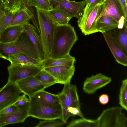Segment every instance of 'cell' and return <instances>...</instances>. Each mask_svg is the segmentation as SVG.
<instances>
[{"label": "cell", "instance_id": "24", "mask_svg": "<svg viewBox=\"0 0 127 127\" xmlns=\"http://www.w3.org/2000/svg\"><path fill=\"white\" fill-rule=\"evenodd\" d=\"M34 96L36 97L42 102L47 106L54 107L60 104L58 94H52L43 90L37 93Z\"/></svg>", "mask_w": 127, "mask_h": 127}, {"label": "cell", "instance_id": "34", "mask_svg": "<svg viewBox=\"0 0 127 127\" xmlns=\"http://www.w3.org/2000/svg\"><path fill=\"white\" fill-rule=\"evenodd\" d=\"M19 108L13 104L9 106L0 111V117L11 115L17 111Z\"/></svg>", "mask_w": 127, "mask_h": 127}, {"label": "cell", "instance_id": "12", "mask_svg": "<svg viewBox=\"0 0 127 127\" xmlns=\"http://www.w3.org/2000/svg\"><path fill=\"white\" fill-rule=\"evenodd\" d=\"M55 79L57 83L62 84L70 83L75 71L74 65H63L43 68Z\"/></svg>", "mask_w": 127, "mask_h": 127}, {"label": "cell", "instance_id": "19", "mask_svg": "<svg viewBox=\"0 0 127 127\" xmlns=\"http://www.w3.org/2000/svg\"><path fill=\"white\" fill-rule=\"evenodd\" d=\"M7 60L11 64L22 65H33L41 67V62L24 54L15 53L9 55Z\"/></svg>", "mask_w": 127, "mask_h": 127}, {"label": "cell", "instance_id": "26", "mask_svg": "<svg viewBox=\"0 0 127 127\" xmlns=\"http://www.w3.org/2000/svg\"><path fill=\"white\" fill-rule=\"evenodd\" d=\"M14 14L7 10L2 0H0V38L3 30L8 26Z\"/></svg>", "mask_w": 127, "mask_h": 127}, {"label": "cell", "instance_id": "40", "mask_svg": "<svg viewBox=\"0 0 127 127\" xmlns=\"http://www.w3.org/2000/svg\"><path fill=\"white\" fill-rule=\"evenodd\" d=\"M3 3L5 5L6 3L7 0H2Z\"/></svg>", "mask_w": 127, "mask_h": 127}, {"label": "cell", "instance_id": "18", "mask_svg": "<svg viewBox=\"0 0 127 127\" xmlns=\"http://www.w3.org/2000/svg\"><path fill=\"white\" fill-rule=\"evenodd\" d=\"M24 30V25L9 26L3 30L0 38V42L6 43L15 40Z\"/></svg>", "mask_w": 127, "mask_h": 127}, {"label": "cell", "instance_id": "20", "mask_svg": "<svg viewBox=\"0 0 127 127\" xmlns=\"http://www.w3.org/2000/svg\"><path fill=\"white\" fill-rule=\"evenodd\" d=\"M76 61L75 58L69 54L64 57L58 58H49L41 62L43 68L53 66L63 65L72 66Z\"/></svg>", "mask_w": 127, "mask_h": 127}, {"label": "cell", "instance_id": "7", "mask_svg": "<svg viewBox=\"0 0 127 127\" xmlns=\"http://www.w3.org/2000/svg\"><path fill=\"white\" fill-rule=\"evenodd\" d=\"M123 109L117 106L104 110L96 119L98 127H127V118Z\"/></svg>", "mask_w": 127, "mask_h": 127}, {"label": "cell", "instance_id": "25", "mask_svg": "<svg viewBox=\"0 0 127 127\" xmlns=\"http://www.w3.org/2000/svg\"><path fill=\"white\" fill-rule=\"evenodd\" d=\"M31 17L25 8L22 7L13 14L9 26L24 25L29 22Z\"/></svg>", "mask_w": 127, "mask_h": 127}, {"label": "cell", "instance_id": "2", "mask_svg": "<svg viewBox=\"0 0 127 127\" xmlns=\"http://www.w3.org/2000/svg\"><path fill=\"white\" fill-rule=\"evenodd\" d=\"M62 115L61 120L66 124L69 118L78 116L85 118L81 110L79 97L75 85H64L62 91L58 94Z\"/></svg>", "mask_w": 127, "mask_h": 127}, {"label": "cell", "instance_id": "36", "mask_svg": "<svg viewBox=\"0 0 127 127\" xmlns=\"http://www.w3.org/2000/svg\"><path fill=\"white\" fill-rule=\"evenodd\" d=\"M99 103L102 105L107 104L109 101V97L108 95L106 94H103L100 95L99 98Z\"/></svg>", "mask_w": 127, "mask_h": 127}, {"label": "cell", "instance_id": "37", "mask_svg": "<svg viewBox=\"0 0 127 127\" xmlns=\"http://www.w3.org/2000/svg\"><path fill=\"white\" fill-rule=\"evenodd\" d=\"M86 4H89L91 5H95L98 4H101L103 0H85Z\"/></svg>", "mask_w": 127, "mask_h": 127}, {"label": "cell", "instance_id": "33", "mask_svg": "<svg viewBox=\"0 0 127 127\" xmlns=\"http://www.w3.org/2000/svg\"><path fill=\"white\" fill-rule=\"evenodd\" d=\"M23 3L22 7L27 9L31 17V20L34 22L37 20V16L36 10L34 7L30 6L31 0H22Z\"/></svg>", "mask_w": 127, "mask_h": 127}, {"label": "cell", "instance_id": "30", "mask_svg": "<svg viewBox=\"0 0 127 127\" xmlns=\"http://www.w3.org/2000/svg\"><path fill=\"white\" fill-rule=\"evenodd\" d=\"M66 124L57 119H49L40 121L35 127H61Z\"/></svg>", "mask_w": 127, "mask_h": 127}, {"label": "cell", "instance_id": "14", "mask_svg": "<svg viewBox=\"0 0 127 127\" xmlns=\"http://www.w3.org/2000/svg\"><path fill=\"white\" fill-rule=\"evenodd\" d=\"M86 3L85 0L79 2L66 0L57 3L53 5L51 9L57 8L64 10L72 18L79 19L82 16Z\"/></svg>", "mask_w": 127, "mask_h": 127}, {"label": "cell", "instance_id": "1", "mask_svg": "<svg viewBox=\"0 0 127 127\" xmlns=\"http://www.w3.org/2000/svg\"><path fill=\"white\" fill-rule=\"evenodd\" d=\"M78 39L74 27L70 24L57 26L49 58H60L69 54L71 48Z\"/></svg>", "mask_w": 127, "mask_h": 127}, {"label": "cell", "instance_id": "6", "mask_svg": "<svg viewBox=\"0 0 127 127\" xmlns=\"http://www.w3.org/2000/svg\"><path fill=\"white\" fill-rule=\"evenodd\" d=\"M102 7V3L95 5L87 3L83 13L77 21L78 26L85 35L98 32L96 21L99 16Z\"/></svg>", "mask_w": 127, "mask_h": 127}, {"label": "cell", "instance_id": "29", "mask_svg": "<svg viewBox=\"0 0 127 127\" xmlns=\"http://www.w3.org/2000/svg\"><path fill=\"white\" fill-rule=\"evenodd\" d=\"M34 77L42 83L51 84H57L54 78L43 68L40 70Z\"/></svg>", "mask_w": 127, "mask_h": 127}, {"label": "cell", "instance_id": "16", "mask_svg": "<svg viewBox=\"0 0 127 127\" xmlns=\"http://www.w3.org/2000/svg\"><path fill=\"white\" fill-rule=\"evenodd\" d=\"M102 34L116 61L119 64L126 66L127 55L122 48L114 39L109 31Z\"/></svg>", "mask_w": 127, "mask_h": 127}, {"label": "cell", "instance_id": "32", "mask_svg": "<svg viewBox=\"0 0 127 127\" xmlns=\"http://www.w3.org/2000/svg\"><path fill=\"white\" fill-rule=\"evenodd\" d=\"M30 6L48 11L50 9L49 0H31Z\"/></svg>", "mask_w": 127, "mask_h": 127}, {"label": "cell", "instance_id": "4", "mask_svg": "<svg viewBox=\"0 0 127 127\" xmlns=\"http://www.w3.org/2000/svg\"><path fill=\"white\" fill-rule=\"evenodd\" d=\"M15 53L25 55L41 61L35 48L24 32L12 42H0V54L3 59L7 60L9 55Z\"/></svg>", "mask_w": 127, "mask_h": 127}, {"label": "cell", "instance_id": "22", "mask_svg": "<svg viewBox=\"0 0 127 127\" xmlns=\"http://www.w3.org/2000/svg\"><path fill=\"white\" fill-rule=\"evenodd\" d=\"M109 32L127 55V23L125 24L122 28H117Z\"/></svg>", "mask_w": 127, "mask_h": 127}, {"label": "cell", "instance_id": "15", "mask_svg": "<svg viewBox=\"0 0 127 127\" xmlns=\"http://www.w3.org/2000/svg\"><path fill=\"white\" fill-rule=\"evenodd\" d=\"M24 32L27 34L35 48L39 60L44 59V53L40 34L36 28L29 22L24 25Z\"/></svg>", "mask_w": 127, "mask_h": 127}, {"label": "cell", "instance_id": "11", "mask_svg": "<svg viewBox=\"0 0 127 127\" xmlns=\"http://www.w3.org/2000/svg\"><path fill=\"white\" fill-rule=\"evenodd\" d=\"M22 93L29 98L34 96L38 92L44 90L52 85L42 83L34 76L26 78L16 83Z\"/></svg>", "mask_w": 127, "mask_h": 127}, {"label": "cell", "instance_id": "5", "mask_svg": "<svg viewBox=\"0 0 127 127\" xmlns=\"http://www.w3.org/2000/svg\"><path fill=\"white\" fill-rule=\"evenodd\" d=\"M29 98V117L43 120L61 119L62 112L60 104L51 107L45 105L35 96Z\"/></svg>", "mask_w": 127, "mask_h": 127}, {"label": "cell", "instance_id": "28", "mask_svg": "<svg viewBox=\"0 0 127 127\" xmlns=\"http://www.w3.org/2000/svg\"><path fill=\"white\" fill-rule=\"evenodd\" d=\"M119 104L123 109L127 110V78L122 81L119 95Z\"/></svg>", "mask_w": 127, "mask_h": 127}, {"label": "cell", "instance_id": "21", "mask_svg": "<svg viewBox=\"0 0 127 127\" xmlns=\"http://www.w3.org/2000/svg\"><path fill=\"white\" fill-rule=\"evenodd\" d=\"M118 23L108 15L101 16L96 21L98 32H99L102 33L118 28Z\"/></svg>", "mask_w": 127, "mask_h": 127}, {"label": "cell", "instance_id": "23", "mask_svg": "<svg viewBox=\"0 0 127 127\" xmlns=\"http://www.w3.org/2000/svg\"><path fill=\"white\" fill-rule=\"evenodd\" d=\"M48 11L57 26L68 24L72 18L65 11L59 8H52Z\"/></svg>", "mask_w": 127, "mask_h": 127}, {"label": "cell", "instance_id": "38", "mask_svg": "<svg viewBox=\"0 0 127 127\" xmlns=\"http://www.w3.org/2000/svg\"><path fill=\"white\" fill-rule=\"evenodd\" d=\"M122 4L126 12L127 13V1L126 0H119Z\"/></svg>", "mask_w": 127, "mask_h": 127}, {"label": "cell", "instance_id": "3", "mask_svg": "<svg viewBox=\"0 0 127 127\" xmlns=\"http://www.w3.org/2000/svg\"><path fill=\"white\" fill-rule=\"evenodd\" d=\"M40 34L43 45L44 59L50 57L55 29L57 26L48 11L35 8Z\"/></svg>", "mask_w": 127, "mask_h": 127}, {"label": "cell", "instance_id": "10", "mask_svg": "<svg viewBox=\"0 0 127 127\" xmlns=\"http://www.w3.org/2000/svg\"><path fill=\"white\" fill-rule=\"evenodd\" d=\"M21 93L16 83L7 82L0 89V111L13 104Z\"/></svg>", "mask_w": 127, "mask_h": 127}, {"label": "cell", "instance_id": "42", "mask_svg": "<svg viewBox=\"0 0 127 127\" xmlns=\"http://www.w3.org/2000/svg\"><path fill=\"white\" fill-rule=\"evenodd\" d=\"M126 1H127V0H126Z\"/></svg>", "mask_w": 127, "mask_h": 127}, {"label": "cell", "instance_id": "39", "mask_svg": "<svg viewBox=\"0 0 127 127\" xmlns=\"http://www.w3.org/2000/svg\"><path fill=\"white\" fill-rule=\"evenodd\" d=\"M64 0H49L50 9L52 6L54 4Z\"/></svg>", "mask_w": 127, "mask_h": 127}, {"label": "cell", "instance_id": "27", "mask_svg": "<svg viewBox=\"0 0 127 127\" xmlns=\"http://www.w3.org/2000/svg\"><path fill=\"white\" fill-rule=\"evenodd\" d=\"M67 127H98L96 119L82 118L73 120L66 126Z\"/></svg>", "mask_w": 127, "mask_h": 127}, {"label": "cell", "instance_id": "41", "mask_svg": "<svg viewBox=\"0 0 127 127\" xmlns=\"http://www.w3.org/2000/svg\"><path fill=\"white\" fill-rule=\"evenodd\" d=\"M0 58H3L2 57V56L1 55V54H0Z\"/></svg>", "mask_w": 127, "mask_h": 127}, {"label": "cell", "instance_id": "35", "mask_svg": "<svg viewBox=\"0 0 127 127\" xmlns=\"http://www.w3.org/2000/svg\"><path fill=\"white\" fill-rule=\"evenodd\" d=\"M29 102V98H28L26 95L23 94L20 95L17 101L13 104L18 107L23 106Z\"/></svg>", "mask_w": 127, "mask_h": 127}, {"label": "cell", "instance_id": "17", "mask_svg": "<svg viewBox=\"0 0 127 127\" xmlns=\"http://www.w3.org/2000/svg\"><path fill=\"white\" fill-rule=\"evenodd\" d=\"M29 102L25 105L20 107L19 110L12 115L6 117H0V127L11 124L24 122L29 117Z\"/></svg>", "mask_w": 127, "mask_h": 127}, {"label": "cell", "instance_id": "13", "mask_svg": "<svg viewBox=\"0 0 127 127\" xmlns=\"http://www.w3.org/2000/svg\"><path fill=\"white\" fill-rule=\"evenodd\" d=\"M111 81V77L99 73L86 78L83 83V89L84 92L87 94H93Z\"/></svg>", "mask_w": 127, "mask_h": 127}, {"label": "cell", "instance_id": "43", "mask_svg": "<svg viewBox=\"0 0 127 127\" xmlns=\"http://www.w3.org/2000/svg\"></svg>", "mask_w": 127, "mask_h": 127}, {"label": "cell", "instance_id": "9", "mask_svg": "<svg viewBox=\"0 0 127 127\" xmlns=\"http://www.w3.org/2000/svg\"><path fill=\"white\" fill-rule=\"evenodd\" d=\"M43 68L33 65H22L11 64L7 67L8 77L7 82L15 83L21 80L34 76Z\"/></svg>", "mask_w": 127, "mask_h": 127}, {"label": "cell", "instance_id": "8", "mask_svg": "<svg viewBox=\"0 0 127 127\" xmlns=\"http://www.w3.org/2000/svg\"><path fill=\"white\" fill-rule=\"evenodd\" d=\"M102 3L101 12L97 20L103 15H109L118 23V28H122L127 23V13L119 0H103Z\"/></svg>", "mask_w": 127, "mask_h": 127}, {"label": "cell", "instance_id": "31", "mask_svg": "<svg viewBox=\"0 0 127 127\" xmlns=\"http://www.w3.org/2000/svg\"><path fill=\"white\" fill-rule=\"evenodd\" d=\"M5 5L7 10L14 13L22 7V0H7Z\"/></svg>", "mask_w": 127, "mask_h": 127}]
</instances>
